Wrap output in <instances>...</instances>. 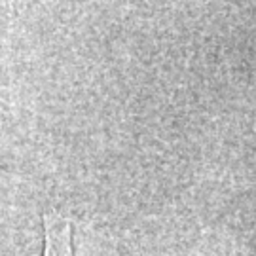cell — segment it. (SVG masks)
<instances>
[{"instance_id": "6da1fadb", "label": "cell", "mask_w": 256, "mask_h": 256, "mask_svg": "<svg viewBox=\"0 0 256 256\" xmlns=\"http://www.w3.org/2000/svg\"><path fill=\"white\" fill-rule=\"evenodd\" d=\"M44 256H74L72 224L68 218H64L57 210H48L44 214Z\"/></svg>"}]
</instances>
